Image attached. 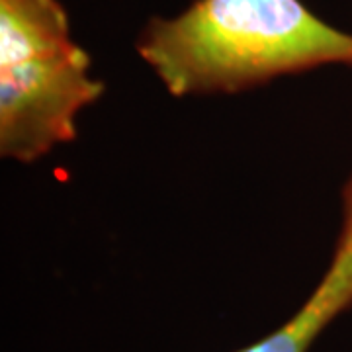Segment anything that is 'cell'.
<instances>
[{"label":"cell","instance_id":"cell-3","mask_svg":"<svg viewBox=\"0 0 352 352\" xmlns=\"http://www.w3.org/2000/svg\"><path fill=\"white\" fill-rule=\"evenodd\" d=\"M351 305L352 210H344L333 261L311 296L274 333L239 352H307L329 323Z\"/></svg>","mask_w":352,"mask_h":352},{"label":"cell","instance_id":"cell-2","mask_svg":"<svg viewBox=\"0 0 352 352\" xmlns=\"http://www.w3.org/2000/svg\"><path fill=\"white\" fill-rule=\"evenodd\" d=\"M102 94L57 0H0L2 157L30 164L73 141L76 113Z\"/></svg>","mask_w":352,"mask_h":352},{"label":"cell","instance_id":"cell-1","mask_svg":"<svg viewBox=\"0 0 352 352\" xmlns=\"http://www.w3.org/2000/svg\"><path fill=\"white\" fill-rule=\"evenodd\" d=\"M168 94L241 92L321 65H352V36L300 0H196L135 43Z\"/></svg>","mask_w":352,"mask_h":352}]
</instances>
